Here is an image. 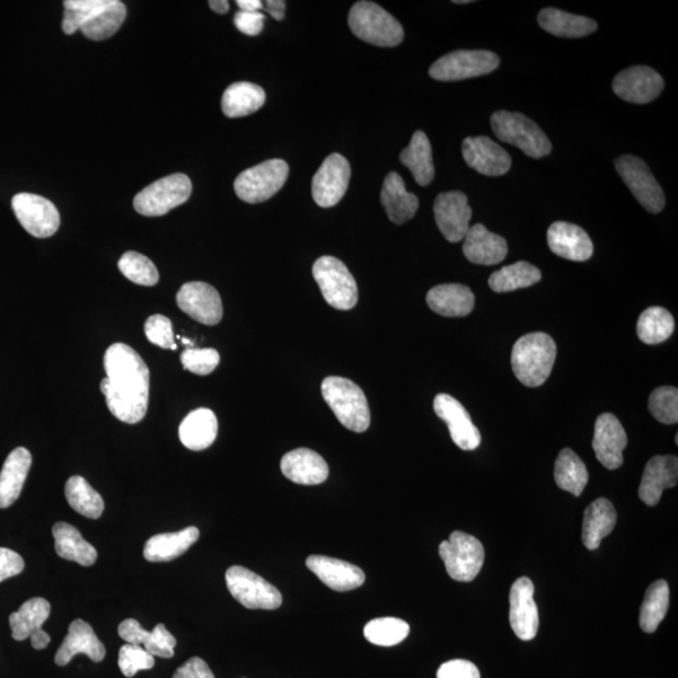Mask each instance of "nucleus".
Wrapping results in <instances>:
<instances>
[{
	"label": "nucleus",
	"instance_id": "dca6fc26",
	"mask_svg": "<svg viewBox=\"0 0 678 678\" xmlns=\"http://www.w3.org/2000/svg\"><path fill=\"white\" fill-rule=\"evenodd\" d=\"M434 214L440 232L451 243H459L468 234L473 210L468 197L462 191L440 193L435 200Z\"/></svg>",
	"mask_w": 678,
	"mask_h": 678
},
{
	"label": "nucleus",
	"instance_id": "f8f14e48",
	"mask_svg": "<svg viewBox=\"0 0 678 678\" xmlns=\"http://www.w3.org/2000/svg\"><path fill=\"white\" fill-rule=\"evenodd\" d=\"M614 164L615 170L640 204L649 213H662L666 205L665 192L647 164L632 155L621 156Z\"/></svg>",
	"mask_w": 678,
	"mask_h": 678
},
{
	"label": "nucleus",
	"instance_id": "aec40b11",
	"mask_svg": "<svg viewBox=\"0 0 678 678\" xmlns=\"http://www.w3.org/2000/svg\"><path fill=\"white\" fill-rule=\"evenodd\" d=\"M49 614L51 604L44 598H32V600L24 602L21 609L9 618L12 637L15 641L31 638L34 649L47 648L51 637L47 632L42 630V626L48 620Z\"/></svg>",
	"mask_w": 678,
	"mask_h": 678
},
{
	"label": "nucleus",
	"instance_id": "680f3d73",
	"mask_svg": "<svg viewBox=\"0 0 678 678\" xmlns=\"http://www.w3.org/2000/svg\"><path fill=\"white\" fill-rule=\"evenodd\" d=\"M209 5L219 14H225L229 12V2H226V0H210Z\"/></svg>",
	"mask_w": 678,
	"mask_h": 678
},
{
	"label": "nucleus",
	"instance_id": "3c124183",
	"mask_svg": "<svg viewBox=\"0 0 678 678\" xmlns=\"http://www.w3.org/2000/svg\"><path fill=\"white\" fill-rule=\"evenodd\" d=\"M155 657L143 646L126 644L120 648L119 667L123 676L134 677L138 671L152 670Z\"/></svg>",
	"mask_w": 678,
	"mask_h": 678
},
{
	"label": "nucleus",
	"instance_id": "13d9d810",
	"mask_svg": "<svg viewBox=\"0 0 678 678\" xmlns=\"http://www.w3.org/2000/svg\"><path fill=\"white\" fill-rule=\"evenodd\" d=\"M173 678H215V676L204 659L191 657L175 671Z\"/></svg>",
	"mask_w": 678,
	"mask_h": 678
},
{
	"label": "nucleus",
	"instance_id": "b1692460",
	"mask_svg": "<svg viewBox=\"0 0 678 678\" xmlns=\"http://www.w3.org/2000/svg\"><path fill=\"white\" fill-rule=\"evenodd\" d=\"M678 460L676 456H654L642 475L638 490L640 499L648 507L662 500L664 491L677 486Z\"/></svg>",
	"mask_w": 678,
	"mask_h": 678
},
{
	"label": "nucleus",
	"instance_id": "473e14b6",
	"mask_svg": "<svg viewBox=\"0 0 678 678\" xmlns=\"http://www.w3.org/2000/svg\"><path fill=\"white\" fill-rule=\"evenodd\" d=\"M199 536L197 526L185 527L176 533L154 535L145 544L144 557L153 563L171 562L187 553L191 545L198 542Z\"/></svg>",
	"mask_w": 678,
	"mask_h": 678
},
{
	"label": "nucleus",
	"instance_id": "37998d69",
	"mask_svg": "<svg viewBox=\"0 0 678 678\" xmlns=\"http://www.w3.org/2000/svg\"><path fill=\"white\" fill-rule=\"evenodd\" d=\"M542 279L538 268L527 262H518L513 266L492 273L489 286L497 293L514 292V290L532 287Z\"/></svg>",
	"mask_w": 678,
	"mask_h": 678
},
{
	"label": "nucleus",
	"instance_id": "c9c22d12",
	"mask_svg": "<svg viewBox=\"0 0 678 678\" xmlns=\"http://www.w3.org/2000/svg\"><path fill=\"white\" fill-rule=\"evenodd\" d=\"M56 553L60 558L76 562L79 566L91 567L97 560V551L92 544L84 540L76 526L68 523L53 525Z\"/></svg>",
	"mask_w": 678,
	"mask_h": 678
},
{
	"label": "nucleus",
	"instance_id": "f704fd0d",
	"mask_svg": "<svg viewBox=\"0 0 678 678\" xmlns=\"http://www.w3.org/2000/svg\"><path fill=\"white\" fill-rule=\"evenodd\" d=\"M426 302L431 310L444 316H465L474 310L475 296L463 285H442L430 289Z\"/></svg>",
	"mask_w": 678,
	"mask_h": 678
},
{
	"label": "nucleus",
	"instance_id": "bb28decb",
	"mask_svg": "<svg viewBox=\"0 0 678 678\" xmlns=\"http://www.w3.org/2000/svg\"><path fill=\"white\" fill-rule=\"evenodd\" d=\"M79 654L86 655L93 663H101L105 656V648L90 624L75 620L69 624L68 635L57 651L55 663L58 666H67L70 659Z\"/></svg>",
	"mask_w": 678,
	"mask_h": 678
},
{
	"label": "nucleus",
	"instance_id": "864d4df0",
	"mask_svg": "<svg viewBox=\"0 0 678 678\" xmlns=\"http://www.w3.org/2000/svg\"><path fill=\"white\" fill-rule=\"evenodd\" d=\"M146 337L153 345L164 349H176L173 324L167 316L155 314L149 316L145 323Z\"/></svg>",
	"mask_w": 678,
	"mask_h": 678
},
{
	"label": "nucleus",
	"instance_id": "603ef678",
	"mask_svg": "<svg viewBox=\"0 0 678 678\" xmlns=\"http://www.w3.org/2000/svg\"><path fill=\"white\" fill-rule=\"evenodd\" d=\"M220 363L219 352L214 348H189L182 352L181 364L188 371L207 376L214 371Z\"/></svg>",
	"mask_w": 678,
	"mask_h": 678
},
{
	"label": "nucleus",
	"instance_id": "ea45409f",
	"mask_svg": "<svg viewBox=\"0 0 678 678\" xmlns=\"http://www.w3.org/2000/svg\"><path fill=\"white\" fill-rule=\"evenodd\" d=\"M554 478L560 489L580 497L587 487L589 474L585 463L574 451L563 448L554 468Z\"/></svg>",
	"mask_w": 678,
	"mask_h": 678
},
{
	"label": "nucleus",
	"instance_id": "4c0bfd02",
	"mask_svg": "<svg viewBox=\"0 0 678 678\" xmlns=\"http://www.w3.org/2000/svg\"><path fill=\"white\" fill-rule=\"evenodd\" d=\"M401 163L412 173L420 187H427L435 178L433 147L424 131H416L410 145L400 155Z\"/></svg>",
	"mask_w": 678,
	"mask_h": 678
},
{
	"label": "nucleus",
	"instance_id": "f03ea898",
	"mask_svg": "<svg viewBox=\"0 0 678 678\" xmlns=\"http://www.w3.org/2000/svg\"><path fill=\"white\" fill-rule=\"evenodd\" d=\"M557 357L556 342L544 332L525 334L512 352L513 371L527 387H540L548 380Z\"/></svg>",
	"mask_w": 678,
	"mask_h": 678
},
{
	"label": "nucleus",
	"instance_id": "09e8293b",
	"mask_svg": "<svg viewBox=\"0 0 678 678\" xmlns=\"http://www.w3.org/2000/svg\"><path fill=\"white\" fill-rule=\"evenodd\" d=\"M649 412L665 425H675L678 422V390L676 387H658L649 396Z\"/></svg>",
	"mask_w": 678,
	"mask_h": 678
},
{
	"label": "nucleus",
	"instance_id": "49530a36",
	"mask_svg": "<svg viewBox=\"0 0 678 678\" xmlns=\"http://www.w3.org/2000/svg\"><path fill=\"white\" fill-rule=\"evenodd\" d=\"M409 633V624L394 618L369 621L364 630L365 638L369 644L381 647H391L401 644L403 640H407Z\"/></svg>",
	"mask_w": 678,
	"mask_h": 678
},
{
	"label": "nucleus",
	"instance_id": "2f4dec72",
	"mask_svg": "<svg viewBox=\"0 0 678 678\" xmlns=\"http://www.w3.org/2000/svg\"><path fill=\"white\" fill-rule=\"evenodd\" d=\"M216 436L218 419L209 409L190 412L179 427L180 442L192 452L205 451L214 444Z\"/></svg>",
	"mask_w": 678,
	"mask_h": 678
},
{
	"label": "nucleus",
	"instance_id": "5701e85b",
	"mask_svg": "<svg viewBox=\"0 0 678 678\" xmlns=\"http://www.w3.org/2000/svg\"><path fill=\"white\" fill-rule=\"evenodd\" d=\"M305 565L322 582L336 592H348L364 586V570L345 560L324 556H311Z\"/></svg>",
	"mask_w": 678,
	"mask_h": 678
},
{
	"label": "nucleus",
	"instance_id": "423d86ee",
	"mask_svg": "<svg viewBox=\"0 0 678 678\" xmlns=\"http://www.w3.org/2000/svg\"><path fill=\"white\" fill-rule=\"evenodd\" d=\"M438 553L445 563L447 575L456 582H473L486 560L481 542L459 531L453 532L448 541L440 544Z\"/></svg>",
	"mask_w": 678,
	"mask_h": 678
},
{
	"label": "nucleus",
	"instance_id": "5fc2aeb1",
	"mask_svg": "<svg viewBox=\"0 0 678 678\" xmlns=\"http://www.w3.org/2000/svg\"><path fill=\"white\" fill-rule=\"evenodd\" d=\"M437 678H481L477 666L466 659H453L438 668Z\"/></svg>",
	"mask_w": 678,
	"mask_h": 678
},
{
	"label": "nucleus",
	"instance_id": "2eb2a0df",
	"mask_svg": "<svg viewBox=\"0 0 678 678\" xmlns=\"http://www.w3.org/2000/svg\"><path fill=\"white\" fill-rule=\"evenodd\" d=\"M612 88L623 101L646 104L655 101L663 93L665 81L655 69L635 66L615 76Z\"/></svg>",
	"mask_w": 678,
	"mask_h": 678
},
{
	"label": "nucleus",
	"instance_id": "6e6d98bb",
	"mask_svg": "<svg viewBox=\"0 0 678 678\" xmlns=\"http://www.w3.org/2000/svg\"><path fill=\"white\" fill-rule=\"evenodd\" d=\"M24 569V560L20 554L0 548V582L3 580L21 575Z\"/></svg>",
	"mask_w": 678,
	"mask_h": 678
},
{
	"label": "nucleus",
	"instance_id": "de8ad7c7",
	"mask_svg": "<svg viewBox=\"0 0 678 678\" xmlns=\"http://www.w3.org/2000/svg\"><path fill=\"white\" fill-rule=\"evenodd\" d=\"M119 269L123 276L138 286L154 287L158 284V271L155 264L137 252L123 254L119 262Z\"/></svg>",
	"mask_w": 678,
	"mask_h": 678
},
{
	"label": "nucleus",
	"instance_id": "20e7f679",
	"mask_svg": "<svg viewBox=\"0 0 678 678\" xmlns=\"http://www.w3.org/2000/svg\"><path fill=\"white\" fill-rule=\"evenodd\" d=\"M348 24L357 38L377 47L399 46L404 37L401 23L374 2H358L352 7Z\"/></svg>",
	"mask_w": 678,
	"mask_h": 678
},
{
	"label": "nucleus",
	"instance_id": "c03bdc74",
	"mask_svg": "<svg viewBox=\"0 0 678 678\" xmlns=\"http://www.w3.org/2000/svg\"><path fill=\"white\" fill-rule=\"evenodd\" d=\"M675 332V320L662 307H651L640 315L637 336L646 345H658L670 338Z\"/></svg>",
	"mask_w": 678,
	"mask_h": 678
},
{
	"label": "nucleus",
	"instance_id": "a18cd8bd",
	"mask_svg": "<svg viewBox=\"0 0 678 678\" xmlns=\"http://www.w3.org/2000/svg\"><path fill=\"white\" fill-rule=\"evenodd\" d=\"M65 494L70 508L88 519L101 518L104 503L102 497L82 477L69 478Z\"/></svg>",
	"mask_w": 678,
	"mask_h": 678
},
{
	"label": "nucleus",
	"instance_id": "7ed1b4c3",
	"mask_svg": "<svg viewBox=\"0 0 678 678\" xmlns=\"http://www.w3.org/2000/svg\"><path fill=\"white\" fill-rule=\"evenodd\" d=\"M322 394L346 429L360 434L371 425L366 394L355 382L343 377H327L322 384Z\"/></svg>",
	"mask_w": 678,
	"mask_h": 678
},
{
	"label": "nucleus",
	"instance_id": "6ab92c4d",
	"mask_svg": "<svg viewBox=\"0 0 678 678\" xmlns=\"http://www.w3.org/2000/svg\"><path fill=\"white\" fill-rule=\"evenodd\" d=\"M436 415L446 422L453 442L465 452L475 451L481 444L480 431L473 424L469 412L451 394L440 393L434 401Z\"/></svg>",
	"mask_w": 678,
	"mask_h": 678
},
{
	"label": "nucleus",
	"instance_id": "a211bd4d",
	"mask_svg": "<svg viewBox=\"0 0 678 678\" xmlns=\"http://www.w3.org/2000/svg\"><path fill=\"white\" fill-rule=\"evenodd\" d=\"M510 626L518 638L532 641L540 630V611L534 601V585L522 577L510 589Z\"/></svg>",
	"mask_w": 678,
	"mask_h": 678
},
{
	"label": "nucleus",
	"instance_id": "9b49d317",
	"mask_svg": "<svg viewBox=\"0 0 678 678\" xmlns=\"http://www.w3.org/2000/svg\"><path fill=\"white\" fill-rule=\"evenodd\" d=\"M229 592L248 610H277L284 602L278 589L254 571L233 566L225 574Z\"/></svg>",
	"mask_w": 678,
	"mask_h": 678
},
{
	"label": "nucleus",
	"instance_id": "cd10ccee",
	"mask_svg": "<svg viewBox=\"0 0 678 678\" xmlns=\"http://www.w3.org/2000/svg\"><path fill=\"white\" fill-rule=\"evenodd\" d=\"M463 252L469 262L478 266H497L508 255V243L503 236L488 231L482 224L470 226L464 237Z\"/></svg>",
	"mask_w": 678,
	"mask_h": 678
},
{
	"label": "nucleus",
	"instance_id": "a878e982",
	"mask_svg": "<svg viewBox=\"0 0 678 678\" xmlns=\"http://www.w3.org/2000/svg\"><path fill=\"white\" fill-rule=\"evenodd\" d=\"M280 469L287 479L299 486H320L330 475L323 457L303 447L286 454L280 462Z\"/></svg>",
	"mask_w": 678,
	"mask_h": 678
},
{
	"label": "nucleus",
	"instance_id": "c85d7f7f",
	"mask_svg": "<svg viewBox=\"0 0 678 678\" xmlns=\"http://www.w3.org/2000/svg\"><path fill=\"white\" fill-rule=\"evenodd\" d=\"M119 635L127 644L144 646L154 657H174L175 647L178 644L163 623H158L154 631L149 632L141 627L136 620H125L120 623Z\"/></svg>",
	"mask_w": 678,
	"mask_h": 678
},
{
	"label": "nucleus",
	"instance_id": "4be33fe9",
	"mask_svg": "<svg viewBox=\"0 0 678 678\" xmlns=\"http://www.w3.org/2000/svg\"><path fill=\"white\" fill-rule=\"evenodd\" d=\"M463 156L471 169L484 176H503L512 167V157L487 136L468 137L463 143Z\"/></svg>",
	"mask_w": 678,
	"mask_h": 678
},
{
	"label": "nucleus",
	"instance_id": "6e6552de",
	"mask_svg": "<svg viewBox=\"0 0 678 678\" xmlns=\"http://www.w3.org/2000/svg\"><path fill=\"white\" fill-rule=\"evenodd\" d=\"M189 176L174 174L148 185L134 199V208L144 216H163L187 202L191 197Z\"/></svg>",
	"mask_w": 678,
	"mask_h": 678
},
{
	"label": "nucleus",
	"instance_id": "7c9ffc66",
	"mask_svg": "<svg viewBox=\"0 0 678 678\" xmlns=\"http://www.w3.org/2000/svg\"><path fill=\"white\" fill-rule=\"evenodd\" d=\"M32 466V455L24 447H16L8 455L0 473V509L15 503Z\"/></svg>",
	"mask_w": 678,
	"mask_h": 678
},
{
	"label": "nucleus",
	"instance_id": "a19ab883",
	"mask_svg": "<svg viewBox=\"0 0 678 678\" xmlns=\"http://www.w3.org/2000/svg\"><path fill=\"white\" fill-rule=\"evenodd\" d=\"M126 5L120 0H109L108 4L93 14L79 31L88 40H108L121 29L123 21L126 20Z\"/></svg>",
	"mask_w": 678,
	"mask_h": 678
},
{
	"label": "nucleus",
	"instance_id": "f257e3e1",
	"mask_svg": "<svg viewBox=\"0 0 678 678\" xmlns=\"http://www.w3.org/2000/svg\"><path fill=\"white\" fill-rule=\"evenodd\" d=\"M101 391L112 415L126 424L143 420L148 407L149 371L145 360L125 343H114L103 358Z\"/></svg>",
	"mask_w": 678,
	"mask_h": 678
},
{
	"label": "nucleus",
	"instance_id": "1a4fd4ad",
	"mask_svg": "<svg viewBox=\"0 0 678 678\" xmlns=\"http://www.w3.org/2000/svg\"><path fill=\"white\" fill-rule=\"evenodd\" d=\"M500 59L490 51L460 49L438 58L429 74L436 81L454 82L489 75L499 67Z\"/></svg>",
	"mask_w": 678,
	"mask_h": 678
},
{
	"label": "nucleus",
	"instance_id": "72a5a7b5",
	"mask_svg": "<svg viewBox=\"0 0 678 678\" xmlns=\"http://www.w3.org/2000/svg\"><path fill=\"white\" fill-rule=\"evenodd\" d=\"M618 523V513L609 499H597L586 509L582 541L586 548L596 551L602 541L610 535Z\"/></svg>",
	"mask_w": 678,
	"mask_h": 678
},
{
	"label": "nucleus",
	"instance_id": "8fccbe9b",
	"mask_svg": "<svg viewBox=\"0 0 678 678\" xmlns=\"http://www.w3.org/2000/svg\"><path fill=\"white\" fill-rule=\"evenodd\" d=\"M108 2L109 0H67L62 30L68 35L76 33Z\"/></svg>",
	"mask_w": 678,
	"mask_h": 678
},
{
	"label": "nucleus",
	"instance_id": "4468645a",
	"mask_svg": "<svg viewBox=\"0 0 678 678\" xmlns=\"http://www.w3.org/2000/svg\"><path fill=\"white\" fill-rule=\"evenodd\" d=\"M351 180V166L346 157L332 154L323 162L312 181V196L316 205L332 208L345 197Z\"/></svg>",
	"mask_w": 678,
	"mask_h": 678
},
{
	"label": "nucleus",
	"instance_id": "39448f33",
	"mask_svg": "<svg viewBox=\"0 0 678 678\" xmlns=\"http://www.w3.org/2000/svg\"><path fill=\"white\" fill-rule=\"evenodd\" d=\"M491 129L500 141L521 148L526 156L542 158L552 152L547 135L523 113L509 111L492 113Z\"/></svg>",
	"mask_w": 678,
	"mask_h": 678
},
{
	"label": "nucleus",
	"instance_id": "f3484780",
	"mask_svg": "<svg viewBox=\"0 0 678 678\" xmlns=\"http://www.w3.org/2000/svg\"><path fill=\"white\" fill-rule=\"evenodd\" d=\"M180 310L192 320L207 325H215L223 319V302L218 290L204 281H190L184 285L176 296Z\"/></svg>",
	"mask_w": 678,
	"mask_h": 678
},
{
	"label": "nucleus",
	"instance_id": "0eeeda50",
	"mask_svg": "<svg viewBox=\"0 0 678 678\" xmlns=\"http://www.w3.org/2000/svg\"><path fill=\"white\" fill-rule=\"evenodd\" d=\"M313 277L331 307L349 311L357 304L358 288L345 263L334 257H321L313 266Z\"/></svg>",
	"mask_w": 678,
	"mask_h": 678
},
{
	"label": "nucleus",
	"instance_id": "79ce46f5",
	"mask_svg": "<svg viewBox=\"0 0 678 678\" xmlns=\"http://www.w3.org/2000/svg\"><path fill=\"white\" fill-rule=\"evenodd\" d=\"M670 605V587L666 580L659 579L647 589L644 603L641 605L640 626L646 633H655L666 618Z\"/></svg>",
	"mask_w": 678,
	"mask_h": 678
},
{
	"label": "nucleus",
	"instance_id": "58836bf2",
	"mask_svg": "<svg viewBox=\"0 0 678 678\" xmlns=\"http://www.w3.org/2000/svg\"><path fill=\"white\" fill-rule=\"evenodd\" d=\"M266 102V92L258 85L237 82L229 86L223 95L222 109L226 118L237 119L257 112Z\"/></svg>",
	"mask_w": 678,
	"mask_h": 678
},
{
	"label": "nucleus",
	"instance_id": "e2e57ef3",
	"mask_svg": "<svg viewBox=\"0 0 678 678\" xmlns=\"http://www.w3.org/2000/svg\"><path fill=\"white\" fill-rule=\"evenodd\" d=\"M455 4H469L470 0H460V2H454Z\"/></svg>",
	"mask_w": 678,
	"mask_h": 678
},
{
	"label": "nucleus",
	"instance_id": "bf43d9fd",
	"mask_svg": "<svg viewBox=\"0 0 678 678\" xmlns=\"http://www.w3.org/2000/svg\"><path fill=\"white\" fill-rule=\"evenodd\" d=\"M286 7L285 0H267V2L264 3V8L267 9V12L275 18L276 21L285 20Z\"/></svg>",
	"mask_w": 678,
	"mask_h": 678
},
{
	"label": "nucleus",
	"instance_id": "4d7b16f0",
	"mask_svg": "<svg viewBox=\"0 0 678 678\" xmlns=\"http://www.w3.org/2000/svg\"><path fill=\"white\" fill-rule=\"evenodd\" d=\"M264 16L260 12H237L234 16V23L237 31L246 35H258L264 29Z\"/></svg>",
	"mask_w": 678,
	"mask_h": 678
},
{
	"label": "nucleus",
	"instance_id": "e433bc0d",
	"mask_svg": "<svg viewBox=\"0 0 678 678\" xmlns=\"http://www.w3.org/2000/svg\"><path fill=\"white\" fill-rule=\"evenodd\" d=\"M538 22L545 32L562 38H582L598 30V24L593 20L556 8L543 9L538 15Z\"/></svg>",
	"mask_w": 678,
	"mask_h": 678
},
{
	"label": "nucleus",
	"instance_id": "052dcab7",
	"mask_svg": "<svg viewBox=\"0 0 678 678\" xmlns=\"http://www.w3.org/2000/svg\"><path fill=\"white\" fill-rule=\"evenodd\" d=\"M236 5L240 7L242 12H259L264 8L260 0H237Z\"/></svg>",
	"mask_w": 678,
	"mask_h": 678
},
{
	"label": "nucleus",
	"instance_id": "393cba45",
	"mask_svg": "<svg viewBox=\"0 0 678 678\" xmlns=\"http://www.w3.org/2000/svg\"><path fill=\"white\" fill-rule=\"evenodd\" d=\"M548 245L558 257L574 262L591 259L594 246L582 227L566 223H553L547 234Z\"/></svg>",
	"mask_w": 678,
	"mask_h": 678
},
{
	"label": "nucleus",
	"instance_id": "ddd939ff",
	"mask_svg": "<svg viewBox=\"0 0 678 678\" xmlns=\"http://www.w3.org/2000/svg\"><path fill=\"white\" fill-rule=\"evenodd\" d=\"M12 207L18 222L35 237H49L56 234L60 224L57 208L46 198L34 193H16Z\"/></svg>",
	"mask_w": 678,
	"mask_h": 678
},
{
	"label": "nucleus",
	"instance_id": "412c9836",
	"mask_svg": "<svg viewBox=\"0 0 678 678\" xmlns=\"http://www.w3.org/2000/svg\"><path fill=\"white\" fill-rule=\"evenodd\" d=\"M627 434L620 420L612 413H603L596 421L593 451L598 462L609 470L621 468L623 451L627 446Z\"/></svg>",
	"mask_w": 678,
	"mask_h": 678
},
{
	"label": "nucleus",
	"instance_id": "9d476101",
	"mask_svg": "<svg viewBox=\"0 0 678 678\" xmlns=\"http://www.w3.org/2000/svg\"><path fill=\"white\" fill-rule=\"evenodd\" d=\"M289 166L280 158L264 162L237 176L234 182L236 196L249 204L267 201L285 187Z\"/></svg>",
	"mask_w": 678,
	"mask_h": 678
},
{
	"label": "nucleus",
	"instance_id": "c756f323",
	"mask_svg": "<svg viewBox=\"0 0 678 678\" xmlns=\"http://www.w3.org/2000/svg\"><path fill=\"white\" fill-rule=\"evenodd\" d=\"M381 202L387 216L398 225L404 224L415 216L420 205L418 197L407 190L404 181L398 173H390L386 176Z\"/></svg>",
	"mask_w": 678,
	"mask_h": 678
}]
</instances>
